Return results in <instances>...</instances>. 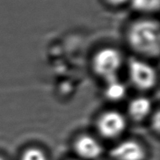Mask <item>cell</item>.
Returning a JSON list of instances; mask_svg holds the SVG:
<instances>
[{
    "label": "cell",
    "mask_w": 160,
    "mask_h": 160,
    "mask_svg": "<svg viewBox=\"0 0 160 160\" xmlns=\"http://www.w3.org/2000/svg\"><path fill=\"white\" fill-rule=\"evenodd\" d=\"M111 157L115 160H143L145 150L140 144L132 140L120 143L111 150Z\"/></svg>",
    "instance_id": "cell-5"
},
{
    "label": "cell",
    "mask_w": 160,
    "mask_h": 160,
    "mask_svg": "<svg viewBox=\"0 0 160 160\" xmlns=\"http://www.w3.org/2000/svg\"><path fill=\"white\" fill-rule=\"evenodd\" d=\"M0 160H4V159L3 158H1V157H0Z\"/></svg>",
    "instance_id": "cell-12"
},
{
    "label": "cell",
    "mask_w": 160,
    "mask_h": 160,
    "mask_svg": "<svg viewBox=\"0 0 160 160\" xmlns=\"http://www.w3.org/2000/svg\"><path fill=\"white\" fill-rule=\"evenodd\" d=\"M106 82L107 87L105 90V95L108 99L112 101H118L124 98L126 94V87L118 79V78Z\"/></svg>",
    "instance_id": "cell-8"
},
{
    "label": "cell",
    "mask_w": 160,
    "mask_h": 160,
    "mask_svg": "<svg viewBox=\"0 0 160 160\" xmlns=\"http://www.w3.org/2000/svg\"><path fill=\"white\" fill-rule=\"evenodd\" d=\"M126 125L124 116L115 111L105 113L98 122V131L106 138H115L120 135L124 131Z\"/></svg>",
    "instance_id": "cell-4"
},
{
    "label": "cell",
    "mask_w": 160,
    "mask_h": 160,
    "mask_svg": "<svg viewBox=\"0 0 160 160\" xmlns=\"http://www.w3.org/2000/svg\"><path fill=\"white\" fill-rule=\"evenodd\" d=\"M75 150L79 156L86 159L97 158L102 151L99 142L89 135H83L77 139Z\"/></svg>",
    "instance_id": "cell-6"
},
{
    "label": "cell",
    "mask_w": 160,
    "mask_h": 160,
    "mask_svg": "<svg viewBox=\"0 0 160 160\" xmlns=\"http://www.w3.org/2000/svg\"><path fill=\"white\" fill-rule=\"evenodd\" d=\"M129 76L133 84L141 90H148L155 85L157 73L152 66L138 59L129 62Z\"/></svg>",
    "instance_id": "cell-3"
},
{
    "label": "cell",
    "mask_w": 160,
    "mask_h": 160,
    "mask_svg": "<svg viewBox=\"0 0 160 160\" xmlns=\"http://www.w3.org/2000/svg\"><path fill=\"white\" fill-rule=\"evenodd\" d=\"M105 1L112 6H121L122 4H126L127 2H128L129 0H105Z\"/></svg>",
    "instance_id": "cell-11"
},
{
    "label": "cell",
    "mask_w": 160,
    "mask_h": 160,
    "mask_svg": "<svg viewBox=\"0 0 160 160\" xmlns=\"http://www.w3.org/2000/svg\"><path fill=\"white\" fill-rule=\"evenodd\" d=\"M22 160H48L45 153L37 148L28 149L22 157Z\"/></svg>",
    "instance_id": "cell-10"
},
{
    "label": "cell",
    "mask_w": 160,
    "mask_h": 160,
    "mask_svg": "<svg viewBox=\"0 0 160 160\" xmlns=\"http://www.w3.org/2000/svg\"><path fill=\"white\" fill-rule=\"evenodd\" d=\"M132 7L140 12H152L158 10L160 0H129Z\"/></svg>",
    "instance_id": "cell-9"
},
{
    "label": "cell",
    "mask_w": 160,
    "mask_h": 160,
    "mask_svg": "<svg viewBox=\"0 0 160 160\" xmlns=\"http://www.w3.org/2000/svg\"><path fill=\"white\" fill-rule=\"evenodd\" d=\"M128 38L137 52L148 56L159 53V26L152 20H140L129 28Z\"/></svg>",
    "instance_id": "cell-1"
},
{
    "label": "cell",
    "mask_w": 160,
    "mask_h": 160,
    "mask_svg": "<svg viewBox=\"0 0 160 160\" xmlns=\"http://www.w3.org/2000/svg\"><path fill=\"white\" fill-rule=\"evenodd\" d=\"M151 102L146 98H138L133 99L129 103L128 112L130 116L135 121H141L148 115L151 111Z\"/></svg>",
    "instance_id": "cell-7"
},
{
    "label": "cell",
    "mask_w": 160,
    "mask_h": 160,
    "mask_svg": "<svg viewBox=\"0 0 160 160\" xmlns=\"http://www.w3.org/2000/svg\"><path fill=\"white\" fill-rule=\"evenodd\" d=\"M122 56L114 48H104L96 54L93 66L96 72L106 81L117 78V73L122 66Z\"/></svg>",
    "instance_id": "cell-2"
}]
</instances>
